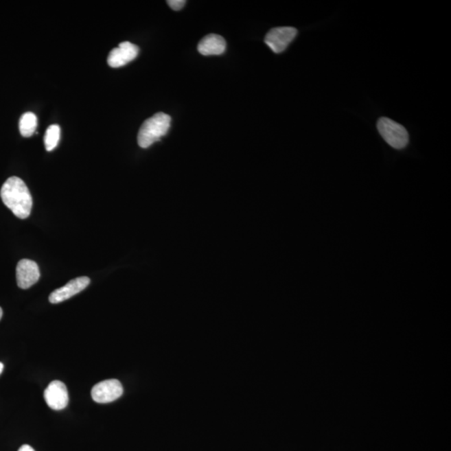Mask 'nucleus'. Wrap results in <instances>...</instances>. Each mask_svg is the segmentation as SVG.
<instances>
[{
	"label": "nucleus",
	"instance_id": "1",
	"mask_svg": "<svg viewBox=\"0 0 451 451\" xmlns=\"http://www.w3.org/2000/svg\"><path fill=\"white\" fill-rule=\"evenodd\" d=\"M0 196L5 205L21 219H25L32 213L33 200L24 181L17 176L10 177L3 183Z\"/></svg>",
	"mask_w": 451,
	"mask_h": 451
},
{
	"label": "nucleus",
	"instance_id": "2",
	"mask_svg": "<svg viewBox=\"0 0 451 451\" xmlns=\"http://www.w3.org/2000/svg\"><path fill=\"white\" fill-rule=\"evenodd\" d=\"M171 122V117L163 113H157L146 119L139 130V146L141 148H148L156 141H160L161 138L168 132Z\"/></svg>",
	"mask_w": 451,
	"mask_h": 451
},
{
	"label": "nucleus",
	"instance_id": "3",
	"mask_svg": "<svg viewBox=\"0 0 451 451\" xmlns=\"http://www.w3.org/2000/svg\"><path fill=\"white\" fill-rule=\"evenodd\" d=\"M377 128L381 137L393 148L401 150L408 143V134L403 126L391 119L381 117L377 123Z\"/></svg>",
	"mask_w": 451,
	"mask_h": 451
},
{
	"label": "nucleus",
	"instance_id": "4",
	"mask_svg": "<svg viewBox=\"0 0 451 451\" xmlns=\"http://www.w3.org/2000/svg\"><path fill=\"white\" fill-rule=\"evenodd\" d=\"M298 30L292 27H279L270 30L265 37V43L273 52L282 53L294 40Z\"/></svg>",
	"mask_w": 451,
	"mask_h": 451
},
{
	"label": "nucleus",
	"instance_id": "5",
	"mask_svg": "<svg viewBox=\"0 0 451 451\" xmlns=\"http://www.w3.org/2000/svg\"><path fill=\"white\" fill-rule=\"evenodd\" d=\"M123 394V387L117 380H107L95 384L91 391L92 399L99 404H107L117 400Z\"/></svg>",
	"mask_w": 451,
	"mask_h": 451
},
{
	"label": "nucleus",
	"instance_id": "6",
	"mask_svg": "<svg viewBox=\"0 0 451 451\" xmlns=\"http://www.w3.org/2000/svg\"><path fill=\"white\" fill-rule=\"evenodd\" d=\"M44 397L46 404L52 410H61L68 406L69 395L67 385L60 380H54L48 385Z\"/></svg>",
	"mask_w": 451,
	"mask_h": 451
},
{
	"label": "nucleus",
	"instance_id": "7",
	"mask_svg": "<svg viewBox=\"0 0 451 451\" xmlns=\"http://www.w3.org/2000/svg\"><path fill=\"white\" fill-rule=\"evenodd\" d=\"M139 47L130 42H122L117 48H115L109 54L107 62L111 67L119 68L134 60L138 56Z\"/></svg>",
	"mask_w": 451,
	"mask_h": 451
},
{
	"label": "nucleus",
	"instance_id": "8",
	"mask_svg": "<svg viewBox=\"0 0 451 451\" xmlns=\"http://www.w3.org/2000/svg\"><path fill=\"white\" fill-rule=\"evenodd\" d=\"M91 280L88 277H80L69 281L65 286L56 289L49 295V302L54 304L64 302L72 298L73 296L80 294L90 284Z\"/></svg>",
	"mask_w": 451,
	"mask_h": 451
},
{
	"label": "nucleus",
	"instance_id": "9",
	"mask_svg": "<svg viewBox=\"0 0 451 451\" xmlns=\"http://www.w3.org/2000/svg\"><path fill=\"white\" fill-rule=\"evenodd\" d=\"M40 268L36 262L30 259H22L19 262L16 279L19 288L27 289L32 287L40 279Z\"/></svg>",
	"mask_w": 451,
	"mask_h": 451
},
{
	"label": "nucleus",
	"instance_id": "10",
	"mask_svg": "<svg viewBox=\"0 0 451 451\" xmlns=\"http://www.w3.org/2000/svg\"><path fill=\"white\" fill-rule=\"evenodd\" d=\"M226 47V41L223 37L218 34H211L199 42L198 49L203 56H220L225 52Z\"/></svg>",
	"mask_w": 451,
	"mask_h": 451
},
{
	"label": "nucleus",
	"instance_id": "11",
	"mask_svg": "<svg viewBox=\"0 0 451 451\" xmlns=\"http://www.w3.org/2000/svg\"><path fill=\"white\" fill-rule=\"evenodd\" d=\"M38 119L36 115L32 113H26L19 119V132L24 137H30L36 132Z\"/></svg>",
	"mask_w": 451,
	"mask_h": 451
},
{
	"label": "nucleus",
	"instance_id": "12",
	"mask_svg": "<svg viewBox=\"0 0 451 451\" xmlns=\"http://www.w3.org/2000/svg\"><path fill=\"white\" fill-rule=\"evenodd\" d=\"M60 137V128L58 125H51L48 127L45 136V149L51 152L59 143Z\"/></svg>",
	"mask_w": 451,
	"mask_h": 451
},
{
	"label": "nucleus",
	"instance_id": "13",
	"mask_svg": "<svg viewBox=\"0 0 451 451\" xmlns=\"http://www.w3.org/2000/svg\"><path fill=\"white\" fill-rule=\"evenodd\" d=\"M168 5L172 8V10L175 11H178L183 9V8L186 5V1L185 0H168L167 1Z\"/></svg>",
	"mask_w": 451,
	"mask_h": 451
},
{
	"label": "nucleus",
	"instance_id": "14",
	"mask_svg": "<svg viewBox=\"0 0 451 451\" xmlns=\"http://www.w3.org/2000/svg\"><path fill=\"white\" fill-rule=\"evenodd\" d=\"M19 451H34L32 446L24 445L19 448Z\"/></svg>",
	"mask_w": 451,
	"mask_h": 451
},
{
	"label": "nucleus",
	"instance_id": "15",
	"mask_svg": "<svg viewBox=\"0 0 451 451\" xmlns=\"http://www.w3.org/2000/svg\"><path fill=\"white\" fill-rule=\"evenodd\" d=\"M3 370V363H1V362H0V375H1Z\"/></svg>",
	"mask_w": 451,
	"mask_h": 451
},
{
	"label": "nucleus",
	"instance_id": "16",
	"mask_svg": "<svg viewBox=\"0 0 451 451\" xmlns=\"http://www.w3.org/2000/svg\"><path fill=\"white\" fill-rule=\"evenodd\" d=\"M2 316H3V310H2V308H0V319H2Z\"/></svg>",
	"mask_w": 451,
	"mask_h": 451
}]
</instances>
